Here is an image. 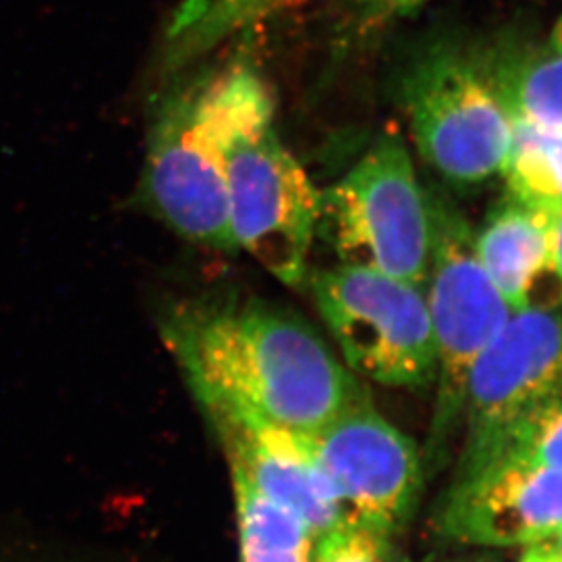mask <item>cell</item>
Returning <instances> with one entry per match:
<instances>
[{"mask_svg":"<svg viewBox=\"0 0 562 562\" xmlns=\"http://www.w3.org/2000/svg\"><path fill=\"white\" fill-rule=\"evenodd\" d=\"M159 327L198 402L314 432L369 396L313 327L255 297L179 300Z\"/></svg>","mask_w":562,"mask_h":562,"instance_id":"cell-1","label":"cell"},{"mask_svg":"<svg viewBox=\"0 0 562 562\" xmlns=\"http://www.w3.org/2000/svg\"><path fill=\"white\" fill-rule=\"evenodd\" d=\"M211 99L238 250L283 285H303L319 190L277 132L271 88L250 63L234 60L211 74Z\"/></svg>","mask_w":562,"mask_h":562,"instance_id":"cell-2","label":"cell"},{"mask_svg":"<svg viewBox=\"0 0 562 562\" xmlns=\"http://www.w3.org/2000/svg\"><path fill=\"white\" fill-rule=\"evenodd\" d=\"M424 162L451 184L503 173L514 121L495 93L484 46L438 38L407 60L396 85Z\"/></svg>","mask_w":562,"mask_h":562,"instance_id":"cell-3","label":"cell"},{"mask_svg":"<svg viewBox=\"0 0 562 562\" xmlns=\"http://www.w3.org/2000/svg\"><path fill=\"white\" fill-rule=\"evenodd\" d=\"M316 238L341 266L366 267L426 285L431 255L429 194L398 132H384L327 189Z\"/></svg>","mask_w":562,"mask_h":562,"instance_id":"cell-4","label":"cell"},{"mask_svg":"<svg viewBox=\"0 0 562 562\" xmlns=\"http://www.w3.org/2000/svg\"><path fill=\"white\" fill-rule=\"evenodd\" d=\"M314 303L352 373L420 390L437 379L426 289L366 267L308 272Z\"/></svg>","mask_w":562,"mask_h":562,"instance_id":"cell-5","label":"cell"},{"mask_svg":"<svg viewBox=\"0 0 562 562\" xmlns=\"http://www.w3.org/2000/svg\"><path fill=\"white\" fill-rule=\"evenodd\" d=\"M427 194L431 255L424 289L437 346L438 384L431 443L440 451L462 418L471 366L514 311L484 271L464 214L440 192Z\"/></svg>","mask_w":562,"mask_h":562,"instance_id":"cell-6","label":"cell"},{"mask_svg":"<svg viewBox=\"0 0 562 562\" xmlns=\"http://www.w3.org/2000/svg\"><path fill=\"white\" fill-rule=\"evenodd\" d=\"M143 195L181 238L205 249L238 250L212 117L211 76L179 87L159 104L148 134Z\"/></svg>","mask_w":562,"mask_h":562,"instance_id":"cell-7","label":"cell"},{"mask_svg":"<svg viewBox=\"0 0 562 562\" xmlns=\"http://www.w3.org/2000/svg\"><path fill=\"white\" fill-rule=\"evenodd\" d=\"M562 387V308L514 311L465 380L459 471L475 464L515 422Z\"/></svg>","mask_w":562,"mask_h":562,"instance_id":"cell-8","label":"cell"},{"mask_svg":"<svg viewBox=\"0 0 562 562\" xmlns=\"http://www.w3.org/2000/svg\"><path fill=\"white\" fill-rule=\"evenodd\" d=\"M308 435L344 520L393 533L409 519L424 479L420 454L369 396Z\"/></svg>","mask_w":562,"mask_h":562,"instance_id":"cell-9","label":"cell"},{"mask_svg":"<svg viewBox=\"0 0 562 562\" xmlns=\"http://www.w3.org/2000/svg\"><path fill=\"white\" fill-rule=\"evenodd\" d=\"M449 539L531 547L562 531V470L501 460L457 476L440 517Z\"/></svg>","mask_w":562,"mask_h":562,"instance_id":"cell-10","label":"cell"},{"mask_svg":"<svg viewBox=\"0 0 562 562\" xmlns=\"http://www.w3.org/2000/svg\"><path fill=\"white\" fill-rule=\"evenodd\" d=\"M198 404L216 431L231 470L247 476L266 497L300 515L314 537L344 520L308 432L222 402Z\"/></svg>","mask_w":562,"mask_h":562,"instance_id":"cell-11","label":"cell"},{"mask_svg":"<svg viewBox=\"0 0 562 562\" xmlns=\"http://www.w3.org/2000/svg\"><path fill=\"white\" fill-rule=\"evenodd\" d=\"M552 220L508 194L475 233L476 256L512 311L531 305L537 280L550 271Z\"/></svg>","mask_w":562,"mask_h":562,"instance_id":"cell-12","label":"cell"},{"mask_svg":"<svg viewBox=\"0 0 562 562\" xmlns=\"http://www.w3.org/2000/svg\"><path fill=\"white\" fill-rule=\"evenodd\" d=\"M484 57L512 121L562 128V49L506 43L484 46Z\"/></svg>","mask_w":562,"mask_h":562,"instance_id":"cell-13","label":"cell"},{"mask_svg":"<svg viewBox=\"0 0 562 562\" xmlns=\"http://www.w3.org/2000/svg\"><path fill=\"white\" fill-rule=\"evenodd\" d=\"M233 484L239 562H313L316 537L300 515L266 497L238 471Z\"/></svg>","mask_w":562,"mask_h":562,"instance_id":"cell-14","label":"cell"},{"mask_svg":"<svg viewBox=\"0 0 562 562\" xmlns=\"http://www.w3.org/2000/svg\"><path fill=\"white\" fill-rule=\"evenodd\" d=\"M503 176L509 195L552 216H561L562 128L514 121Z\"/></svg>","mask_w":562,"mask_h":562,"instance_id":"cell-15","label":"cell"},{"mask_svg":"<svg viewBox=\"0 0 562 562\" xmlns=\"http://www.w3.org/2000/svg\"><path fill=\"white\" fill-rule=\"evenodd\" d=\"M501 460L562 470V387L515 422L479 462L457 476Z\"/></svg>","mask_w":562,"mask_h":562,"instance_id":"cell-16","label":"cell"},{"mask_svg":"<svg viewBox=\"0 0 562 562\" xmlns=\"http://www.w3.org/2000/svg\"><path fill=\"white\" fill-rule=\"evenodd\" d=\"M391 533L357 520H340L314 541L313 562H390Z\"/></svg>","mask_w":562,"mask_h":562,"instance_id":"cell-17","label":"cell"},{"mask_svg":"<svg viewBox=\"0 0 562 562\" xmlns=\"http://www.w3.org/2000/svg\"><path fill=\"white\" fill-rule=\"evenodd\" d=\"M277 0H217L220 8H223L225 21L236 22L238 19H247V16H258L271 10L272 4ZM222 13V15H223Z\"/></svg>","mask_w":562,"mask_h":562,"instance_id":"cell-18","label":"cell"},{"mask_svg":"<svg viewBox=\"0 0 562 562\" xmlns=\"http://www.w3.org/2000/svg\"><path fill=\"white\" fill-rule=\"evenodd\" d=\"M550 271L555 272L562 291V214L552 220V260Z\"/></svg>","mask_w":562,"mask_h":562,"instance_id":"cell-19","label":"cell"},{"mask_svg":"<svg viewBox=\"0 0 562 562\" xmlns=\"http://www.w3.org/2000/svg\"><path fill=\"white\" fill-rule=\"evenodd\" d=\"M520 562H559L553 555L552 550L548 548L547 542L541 541L537 542V544H531L528 550H526L525 555H522V561Z\"/></svg>","mask_w":562,"mask_h":562,"instance_id":"cell-20","label":"cell"},{"mask_svg":"<svg viewBox=\"0 0 562 562\" xmlns=\"http://www.w3.org/2000/svg\"><path fill=\"white\" fill-rule=\"evenodd\" d=\"M374 2H379V4L393 11H409L413 8H417V5L424 4L427 0H374Z\"/></svg>","mask_w":562,"mask_h":562,"instance_id":"cell-21","label":"cell"},{"mask_svg":"<svg viewBox=\"0 0 562 562\" xmlns=\"http://www.w3.org/2000/svg\"><path fill=\"white\" fill-rule=\"evenodd\" d=\"M548 548L552 550L553 555L559 562H562V531H559L558 536L550 537L547 539Z\"/></svg>","mask_w":562,"mask_h":562,"instance_id":"cell-22","label":"cell"},{"mask_svg":"<svg viewBox=\"0 0 562 562\" xmlns=\"http://www.w3.org/2000/svg\"><path fill=\"white\" fill-rule=\"evenodd\" d=\"M550 43L555 46V48L562 49V19L559 21L558 27H555V32H553L552 41Z\"/></svg>","mask_w":562,"mask_h":562,"instance_id":"cell-23","label":"cell"}]
</instances>
